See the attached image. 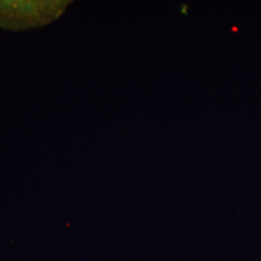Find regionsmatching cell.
Instances as JSON below:
<instances>
[{
    "instance_id": "6da1fadb",
    "label": "cell",
    "mask_w": 261,
    "mask_h": 261,
    "mask_svg": "<svg viewBox=\"0 0 261 261\" xmlns=\"http://www.w3.org/2000/svg\"><path fill=\"white\" fill-rule=\"evenodd\" d=\"M68 4V1H0V28L43 27L59 17Z\"/></svg>"
}]
</instances>
